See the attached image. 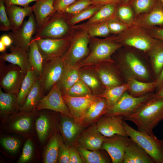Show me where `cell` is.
Masks as SVG:
<instances>
[{"label": "cell", "instance_id": "cell-34", "mask_svg": "<svg viewBox=\"0 0 163 163\" xmlns=\"http://www.w3.org/2000/svg\"><path fill=\"white\" fill-rule=\"evenodd\" d=\"M28 54L29 63L39 77L41 72L44 59L34 38L30 43Z\"/></svg>", "mask_w": 163, "mask_h": 163}, {"label": "cell", "instance_id": "cell-56", "mask_svg": "<svg viewBox=\"0 0 163 163\" xmlns=\"http://www.w3.org/2000/svg\"><path fill=\"white\" fill-rule=\"evenodd\" d=\"M155 81L156 85L155 89L157 91L163 87V66L159 75Z\"/></svg>", "mask_w": 163, "mask_h": 163}, {"label": "cell", "instance_id": "cell-31", "mask_svg": "<svg viewBox=\"0 0 163 163\" xmlns=\"http://www.w3.org/2000/svg\"><path fill=\"white\" fill-rule=\"evenodd\" d=\"M147 53L156 78L163 66V41L157 40Z\"/></svg>", "mask_w": 163, "mask_h": 163}, {"label": "cell", "instance_id": "cell-59", "mask_svg": "<svg viewBox=\"0 0 163 163\" xmlns=\"http://www.w3.org/2000/svg\"><path fill=\"white\" fill-rule=\"evenodd\" d=\"M7 47L1 41H0V52L2 53L5 52Z\"/></svg>", "mask_w": 163, "mask_h": 163}, {"label": "cell", "instance_id": "cell-40", "mask_svg": "<svg viewBox=\"0 0 163 163\" xmlns=\"http://www.w3.org/2000/svg\"><path fill=\"white\" fill-rule=\"evenodd\" d=\"M46 115L41 114L37 119L36 128L38 137L41 142L46 138L51 129L50 119Z\"/></svg>", "mask_w": 163, "mask_h": 163}, {"label": "cell", "instance_id": "cell-14", "mask_svg": "<svg viewBox=\"0 0 163 163\" xmlns=\"http://www.w3.org/2000/svg\"><path fill=\"white\" fill-rule=\"evenodd\" d=\"M37 30V24L33 13L18 29L11 31L8 35L13 40L12 44L28 52L33 36L36 33Z\"/></svg>", "mask_w": 163, "mask_h": 163}, {"label": "cell", "instance_id": "cell-12", "mask_svg": "<svg viewBox=\"0 0 163 163\" xmlns=\"http://www.w3.org/2000/svg\"><path fill=\"white\" fill-rule=\"evenodd\" d=\"M47 109L73 117L62 96L58 83L55 84L47 94L40 100L35 110Z\"/></svg>", "mask_w": 163, "mask_h": 163}, {"label": "cell", "instance_id": "cell-51", "mask_svg": "<svg viewBox=\"0 0 163 163\" xmlns=\"http://www.w3.org/2000/svg\"><path fill=\"white\" fill-rule=\"evenodd\" d=\"M75 0H55L54 7L55 12L63 13L66 8L73 4Z\"/></svg>", "mask_w": 163, "mask_h": 163}, {"label": "cell", "instance_id": "cell-44", "mask_svg": "<svg viewBox=\"0 0 163 163\" xmlns=\"http://www.w3.org/2000/svg\"><path fill=\"white\" fill-rule=\"evenodd\" d=\"M102 6L95 5L86 8L80 12L74 15L69 19L68 23L70 25L76 24L81 21L90 18Z\"/></svg>", "mask_w": 163, "mask_h": 163}, {"label": "cell", "instance_id": "cell-52", "mask_svg": "<svg viewBox=\"0 0 163 163\" xmlns=\"http://www.w3.org/2000/svg\"><path fill=\"white\" fill-rule=\"evenodd\" d=\"M81 156L75 146L69 147V163H83Z\"/></svg>", "mask_w": 163, "mask_h": 163}, {"label": "cell", "instance_id": "cell-27", "mask_svg": "<svg viewBox=\"0 0 163 163\" xmlns=\"http://www.w3.org/2000/svg\"><path fill=\"white\" fill-rule=\"evenodd\" d=\"M109 107L106 99L103 97L98 96L86 113L84 118V123L89 126L96 123Z\"/></svg>", "mask_w": 163, "mask_h": 163}, {"label": "cell", "instance_id": "cell-2", "mask_svg": "<svg viewBox=\"0 0 163 163\" xmlns=\"http://www.w3.org/2000/svg\"><path fill=\"white\" fill-rule=\"evenodd\" d=\"M90 38V51L88 56L77 64L78 67L94 66L103 62H115L112 56L123 46L116 42L114 37L99 39Z\"/></svg>", "mask_w": 163, "mask_h": 163}, {"label": "cell", "instance_id": "cell-48", "mask_svg": "<svg viewBox=\"0 0 163 163\" xmlns=\"http://www.w3.org/2000/svg\"><path fill=\"white\" fill-rule=\"evenodd\" d=\"M69 146L60 138L57 162L69 163Z\"/></svg>", "mask_w": 163, "mask_h": 163}, {"label": "cell", "instance_id": "cell-28", "mask_svg": "<svg viewBox=\"0 0 163 163\" xmlns=\"http://www.w3.org/2000/svg\"><path fill=\"white\" fill-rule=\"evenodd\" d=\"M128 88V92L135 97L143 95L152 92L156 89L155 81L152 82H144L131 78H127Z\"/></svg>", "mask_w": 163, "mask_h": 163}, {"label": "cell", "instance_id": "cell-50", "mask_svg": "<svg viewBox=\"0 0 163 163\" xmlns=\"http://www.w3.org/2000/svg\"><path fill=\"white\" fill-rule=\"evenodd\" d=\"M1 143L6 149L13 153L18 150L20 145L19 141L13 137L2 138L1 140Z\"/></svg>", "mask_w": 163, "mask_h": 163}, {"label": "cell", "instance_id": "cell-57", "mask_svg": "<svg viewBox=\"0 0 163 163\" xmlns=\"http://www.w3.org/2000/svg\"><path fill=\"white\" fill-rule=\"evenodd\" d=\"M0 41L7 47L10 46L13 44V40L8 34H4L2 36L0 37Z\"/></svg>", "mask_w": 163, "mask_h": 163}, {"label": "cell", "instance_id": "cell-55", "mask_svg": "<svg viewBox=\"0 0 163 163\" xmlns=\"http://www.w3.org/2000/svg\"><path fill=\"white\" fill-rule=\"evenodd\" d=\"M93 4L102 6L108 4H113L116 6L123 4V0H92Z\"/></svg>", "mask_w": 163, "mask_h": 163}, {"label": "cell", "instance_id": "cell-25", "mask_svg": "<svg viewBox=\"0 0 163 163\" xmlns=\"http://www.w3.org/2000/svg\"><path fill=\"white\" fill-rule=\"evenodd\" d=\"M123 163H155L140 146L133 140L126 149Z\"/></svg>", "mask_w": 163, "mask_h": 163}, {"label": "cell", "instance_id": "cell-13", "mask_svg": "<svg viewBox=\"0 0 163 163\" xmlns=\"http://www.w3.org/2000/svg\"><path fill=\"white\" fill-rule=\"evenodd\" d=\"M132 141L128 137L115 135L107 137L103 142L101 149L106 151L113 163H123L126 148Z\"/></svg>", "mask_w": 163, "mask_h": 163}, {"label": "cell", "instance_id": "cell-43", "mask_svg": "<svg viewBox=\"0 0 163 163\" xmlns=\"http://www.w3.org/2000/svg\"><path fill=\"white\" fill-rule=\"evenodd\" d=\"M157 0H133L131 6L133 10L135 18L139 15L148 11L155 5Z\"/></svg>", "mask_w": 163, "mask_h": 163}, {"label": "cell", "instance_id": "cell-45", "mask_svg": "<svg viewBox=\"0 0 163 163\" xmlns=\"http://www.w3.org/2000/svg\"><path fill=\"white\" fill-rule=\"evenodd\" d=\"M93 4L92 0H79L69 5L63 13L68 15L76 14Z\"/></svg>", "mask_w": 163, "mask_h": 163}, {"label": "cell", "instance_id": "cell-8", "mask_svg": "<svg viewBox=\"0 0 163 163\" xmlns=\"http://www.w3.org/2000/svg\"><path fill=\"white\" fill-rule=\"evenodd\" d=\"M0 60V85L6 92L18 94L26 74L18 66Z\"/></svg>", "mask_w": 163, "mask_h": 163}, {"label": "cell", "instance_id": "cell-39", "mask_svg": "<svg viewBox=\"0 0 163 163\" xmlns=\"http://www.w3.org/2000/svg\"><path fill=\"white\" fill-rule=\"evenodd\" d=\"M116 16L129 27L133 25L135 18L133 10L128 4H121L117 8Z\"/></svg>", "mask_w": 163, "mask_h": 163}, {"label": "cell", "instance_id": "cell-61", "mask_svg": "<svg viewBox=\"0 0 163 163\" xmlns=\"http://www.w3.org/2000/svg\"><path fill=\"white\" fill-rule=\"evenodd\" d=\"M159 1L163 6V0H158Z\"/></svg>", "mask_w": 163, "mask_h": 163}, {"label": "cell", "instance_id": "cell-17", "mask_svg": "<svg viewBox=\"0 0 163 163\" xmlns=\"http://www.w3.org/2000/svg\"><path fill=\"white\" fill-rule=\"evenodd\" d=\"M114 63L103 62L94 66L105 88L120 85L123 83L118 67Z\"/></svg>", "mask_w": 163, "mask_h": 163}, {"label": "cell", "instance_id": "cell-54", "mask_svg": "<svg viewBox=\"0 0 163 163\" xmlns=\"http://www.w3.org/2000/svg\"><path fill=\"white\" fill-rule=\"evenodd\" d=\"M38 0H3L5 7L11 5H16L23 7L29 5L31 2Z\"/></svg>", "mask_w": 163, "mask_h": 163}, {"label": "cell", "instance_id": "cell-7", "mask_svg": "<svg viewBox=\"0 0 163 163\" xmlns=\"http://www.w3.org/2000/svg\"><path fill=\"white\" fill-rule=\"evenodd\" d=\"M65 65L62 57L44 60L38 80L44 94H48L53 86L59 81Z\"/></svg>", "mask_w": 163, "mask_h": 163}, {"label": "cell", "instance_id": "cell-49", "mask_svg": "<svg viewBox=\"0 0 163 163\" xmlns=\"http://www.w3.org/2000/svg\"><path fill=\"white\" fill-rule=\"evenodd\" d=\"M33 152L32 142L30 139H28L25 143L22 154L18 162L24 163L28 161L32 157Z\"/></svg>", "mask_w": 163, "mask_h": 163}, {"label": "cell", "instance_id": "cell-36", "mask_svg": "<svg viewBox=\"0 0 163 163\" xmlns=\"http://www.w3.org/2000/svg\"><path fill=\"white\" fill-rule=\"evenodd\" d=\"M128 88V85L126 82L120 85L105 88L103 93L99 96L106 99L110 107L119 100L123 94L127 91Z\"/></svg>", "mask_w": 163, "mask_h": 163}, {"label": "cell", "instance_id": "cell-46", "mask_svg": "<svg viewBox=\"0 0 163 163\" xmlns=\"http://www.w3.org/2000/svg\"><path fill=\"white\" fill-rule=\"evenodd\" d=\"M110 33L119 34L129 27L121 21L116 16L106 21Z\"/></svg>", "mask_w": 163, "mask_h": 163}, {"label": "cell", "instance_id": "cell-26", "mask_svg": "<svg viewBox=\"0 0 163 163\" xmlns=\"http://www.w3.org/2000/svg\"><path fill=\"white\" fill-rule=\"evenodd\" d=\"M35 110L30 112L21 111L15 113V116L8 125L10 130L15 133H22L29 131L33 123V115Z\"/></svg>", "mask_w": 163, "mask_h": 163}, {"label": "cell", "instance_id": "cell-5", "mask_svg": "<svg viewBox=\"0 0 163 163\" xmlns=\"http://www.w3.org/2000/svg\"><path fill=\"white\" fill-rule=\"evenodd\" d=\"M90 37L87 31L83 29L71 37L69 47L62 57L65 64L75 66L86 57L90 52L88 47Z\"/></svg>", "mask_w": 163, "mask_h": 163}, {"label": "cell", "instance_id": "cell-35", "mask_svg": "<svg viewBox=\"0 0 163 163\" xmlns=\"http://www.w3.org/2000/svg\"><path fill=\"white\" fill-rule=\"evenodd\" d=\"M116 6L111 4L102 6L85 24L88 25L106 21L116 16Z\"/></svg>", "mask_w": 163, "mask_h": 163}, {"label": "cell", "instance_id": "cell-9", "mask_svg": "<svg viewBox=\"0 0 163 163\" xmlns=\"http://www.w3.org/2000/svg\"><path fill=\"white\" fill-rule=\"evenodd\" d=\"M153 94L152 92L140 97H135L126 91L115 104L109 108L103 116H120L123 117L129 115L151 99Z\"/></svg>", "mask_w": 163, "mask_h": 163}, {"label": "cell", "instance_id": "cell-53", "mask_svg": "<svg viewBox=\"0 0 163 163\" xmlns=\"http://www.w3.org/2000/svg\"><path fill=\"white\" fill-rule=\"evenodd\" d=\"M146 29L152 37L163 41V27L154 26Z\"/></svg>", "mask_w": 163, "mask_h": 163}, {"label": "cell", "instance_id": "cell-18", "mask_svg": "<svg viewBox=\"0 0 163 163\" xmlns=\"http://www.w3.org/2000/svg\"><path fill=\"white\" fill-rule=\"evenodd\" d=\"M107 138L98 130L95 123L82 132L75 144L88 150H99Z\"/></svg>", "mask_w": 163, "mask_h": 163}, {"label": "cell", "instance_id": "cell-15", "mask_svg": "<svg viewBox=\"0 0 163 163\" xmlns=\"http://www.w3.org/2000/svg\"><path fill=\"white\" fill-rule=\"evenodd\" d=\"M62 96L75 120L78 123L85 124L84 118L85 113L98 96L92 94L85 97H75L65 94H62Z\"/></svg>", "mask_w": 163, "mask_h": 163}, {"label": "cell", "instance_id": "cell-32", "mask_svg": "<svg viewBox=\"0 0 163 163\" xmlns=\"http://www.w3.org/2000/svg\"><path fill=\"white\" fill-rule=\"evenodd\" d=\"M17 94L4 92L0 88V112L8 115L16 113L19 106L17 99Z\"/></svg>", "mask_w": 163, "mask_h": 163}, {"label": "cell", "instance_id": "cell-11", "mask_svg": "<svg viewBox=\"0 0 163 163\" xmlns=\"http://www.w3.org/2000/svg\"><path fill=\"white\" fill-rule=\"evenodd\" d=\"M71 37L34 38L44 60L62 57L69 47Z\"/></svg>", "mask_w": 163, "mask_h": 163}, {"label": "cell", "instance_id": "cell-47", "mask_svg": "<svg viewBox=\"0 0 163 163\" xmlns=\"http://www.w3.org/2000/svg\"><path fill=\"white\" fill-rule=\"evenodd\" d=\"M0 30L2 31L11 30L10 21L3 0H0Z\"/></svg>", "mask_w": 163, "mask_h": 163}, {"label": "cell", "instance_id": "cell-37", "mask_svg": "<svg viewBox=\"0 0 163 163\" xmlns=\"http://www.w3.org/2000/svg\"><path fill=\"white\" fill-rule=\"evenodd\" d=\"M83 160L84 163H107L109 160L98 150H90L76 144L74 145Z\"/></svg>", "mask_w": 163, "mask_h": 163}, {"label": "cell", "instance_id": "cell-62", "mask_svg": "<svg viewBox=\"0 0 163 163\" xmlns=\"http://www.w3.org/2000/svg\"><path fill=\"white\" fill-rule=\"evenodd\" d=\"M162 140V141L163 142V139Z\"/></svg>", "mask_w": 163, "mask_h": 163}, {"label": "cell", "instance_id": "cell-1", "mask_svg": "<svg viewBox=\"0 0 163 163\" xmlns=\"http://www.w3.org/2000/svg\"><path fill=\"white\" fill-rule=\"evenodd\" d=\"M123 119L133 122L139 131L154 136L153 129L163 120V98H152Z\"/></svg>", "mask_w": 163, "mask_h": 163}, {"label": "cell", "instance_id": "cell-30", "mask_svg": "<svg viewBox=\"0 0 163 163\" xmlns=\"http://www.w3.org/2000/svg\"><path fill=\"white\" fill-rule=\"evenodd\" d=\"M45 96L41 85L37 80L27 96L23 105L19 108L20 111L30 112L35 110L40 100Z\"/></svg>", "mask_w": 163, "mask_h": 163}, {"label": "cell", "instance_id": "cell-10", "mask_svg": "<svg viewBox=\"0 0 163 163\" xmlns=\"http://www.w3.org/2000/svg\"><path fill=\"white\" fill-rule=\"evenodd\" d=\"M119 69L127 76L139 81L148 82L150 78L148 69L142 60L134 53H126L117 64Z\"/></svg>", "mask_w": 163, "mask_h": 163}, {"label": "cell", "instance_id": "cell-4", "mask_svg": "<svg viewBox=\"0 0 163 163\" xmlns=\"http://www.w3.org/2000/svg\"><path fill=\"white\" fill-rule=\"evenodd\" d=\"M123 124L126 133L152 159L155 163H163V142L155 135L151 136L137 130L124 119Z\"/></svg>", "mask_w": 163, "mask_h": 163}, {"label": "cell", "instance_id": "cell-42", "mask_svg": "<svg viewBox=\"0 0 163 163\" xmlns=\"http://www.w3.org/2000/svg\"><path fill=\"white\" fill-rule=\"evenodd\" d=\"M75 97H82L92 94L89 87L80 79L64 94Z\"/></svg>", "mask_w": 163, "mask_h": 163}, {"label": "cell", "instance_id": "cell-22", "mask_svg": "<svg viewBox=\"0 0 163 163\" xmlns=\"http://www.w3.org/2000/svg\"><path fill=\"white\" fill-rule=\"evenodd\" d=\"M10 53H3L0 59L19 66L25 73L33 69L29 62L28 52L25 50L12 44L10 46Z\"/></svg>", "mask_w": 163, "mask_h": 163}, {"label": "cell", "instance_id": "cell-38", "mask_svg": "<svg viewBox=\"0 0 163 163\" xmlns=\"http://www.w3.org/2000/svg\"><path fill=\"white\" fill-rule=\"evenodd\" d=\"M77 28L86 30L90 37H107L110 34L107 22L80 25Z\"/></svg>", "mask_w": 163, "mask_h": 163}, {"label": "cell", "instance_id": "cell-20", "mask_svg": "<svg viewBox=\"0 0 163 163\" xmlns=\"http://www.w3.org/2000/svg\"><path fill=\"white\" fill-rule=\"evenodd\" d=\"M133 25L148 29L154 26L163 27V6L157 0L154 7L148 11L135 18Z\"/></svg>", "mask_w": 163, "mask_h": 163}, {"label": "cell", "instance_id": "cell-29", "mask_svg": "<svg viewBox=\"0 0 163 163\" xmlns=\"http://www.w3.org/2000/svg\"><path fill=\"white\" fill-rule=\"evenodd\" d=\"M80 68L77 65H65L62 76L57 83L62 94L80 79Z\"/></svg>", "mask_w": 163, "mask_h": 163}, {"label": "cell", "instance_id": "cell-33", "mask_svg": "<svg viewBox=\"0 0 163 163\" xmlns=\"http://www.w3.org/2000/svg\"><path fill=\"white\" fill-rule=\"evenodd\" d=\"M38 79V77L33 69L27 71L20 91L17 95V99L20 107L24 104L35 82Z\"/></svg>", "mask_w": 163, "mask_h": 163}, {"label": "cell", "instance_id": "cell-58", "mask_svg": "<svg viewBox=\"0 0 163 163\" xmlns=\"http://www.w3.org/2000/svg\"><path fill=\"white\" fill-rule=\"evenodd\" d=\"M152 98L156 99L163 98V87L154 93Z\"/></svg>", "mask_w": 163, "mask_h": 163}, {"label": "cell", "instance_id": "cell-41", "mask_svg": "<svg viewBox=\"0 0 163 163\" xmlns=\"http://www.w3.org/2000/svg\"><path fill=\"white\" fill-rule=\"evenodd\" d=\"M59 139L60 137L56 134L51 139L45 152V163L57 162Z\"/></svg>", "mask_w": 163, "mask_h": 163}, {"label": "cell", "instance_id": "cell-6", "mask_svg": "<svg viewBox=\"0 0 163 163\" xmlns=\"http://www.w3.org/2000/svg\"><path fill=\"white\" fill-rule=\"evenodd\" d=\"M67 14L55 12L40 28L34 38H60L69 36V25Z\"/></svg>", "mask_w": 163, "mask_h": 163}, {"label": "cell", "instance_id": "cell-19", "mask_svg": "<svg viewBox=\"0 0 163 163\" xmlns=\"http://www.w3.org/2000/svg\"><path fill=\"white\" fill-rule=\"evenodd\" d=\"M123 117L120 116H102L96 122L97 128L104 136L108 137L115 135L128 137L123 124Z\"/></svg>", "mask_w": 163, "mask_h": 163}, {"label": "cell", "instance_id": "cell-60", "mask_svg": "<svg viewBox=\"0 0 163 163\" xmlns=\"http://www.w3.org/2000/svg\"><path fill=\"white\" fill-rule=\"evenodd\" d=\"M130 0H123V2L122 4H127L129 3Z\"/></svg>", "mask_w": 163, "mask_h": 163}, {"label": "cell", "instance_id": "cell-23", "mask_svg": "<svg viewBox=\"0 0 163 163\" xmlns=\"http://www.w3.org/2000/svg\"><path fill=\"white\" fill-rule=\"evenodd\" d=\"M55 0H38L32 6L33 13L37 30L40 28L55 12Z\"/></svg>", "mask_w": 163, "mask_h": 163}, {"label": "cell", "instance_id": "cell-21", "mask_svg": "<svg viewBox=\"0 0 163 163\" xmlns=\"http://www.w3.org/2000/svg\"><path fill=\"white\" fill-rule=\"evenodd\" d=\"M80 79L89 87L93 95L99 96L103 93L105 88L94 66L80 67Z\"/></svg>", "mask_w": 163, "mask_h": 163}, {"label": "cell", "instance_id": "cell-16", "mask_svg": "<svg viewBox=\"0 0 163 163\" xmlns=\"http://www.w3.org/2000/svg\"><path fill=\"white\" fill-rule=\"evenodd\" d=\"M59 128L65 143L74 145L82 132L88 125L76 121L73 117L61 113Z\"/></svg>", "mask_w": 163, "mask_h": 163}, {"label": "cell", "instance_id": "cell-24", "mask_svg": "<svg viewBox=\"0 0 163 163\" xmlns=\"http://www.w3.org/2000/svg\"><path fill=\"white\" fill-rule=\"evenodd\" d=\"M5 7L12 31L18 29L23 24L25 18L33 13L32 6L28 5L22 7L18 5H11Z\"/></svg>", "mask_w": 163, "mask_h": 163}, {"label": "cell", "instance_id": "cell-3", "mask_svg": "<svg viewBox=\"0 0 163 163\" xmlns=\"http://www.w3.org/2000/svg\"><path fill=\"white\" fill-rule=\"evenodd\" d=\"M114 40L123 46L133 47L146 52L157 40L149 35L146 29L134 25L114 37Z\"/></svg>", "mask_w": 163, "mask_h": 163}]
</instances>
